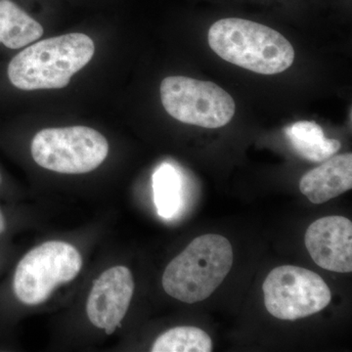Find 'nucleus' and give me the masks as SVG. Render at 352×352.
<instances>
[{
  "mask_svg": "<svg viewBox=\"0 0 352 352\" xmlns=\"http://www.w3.org/2000/svg\"><path fill=\"white\" fill-rule=\"evenodd\" d=\"M285 132L294 150L303 159L314 163L326 161L342 147L340 141L326 138L323 129L315 122H295Z\"/></svg>",
  "mask_w": 352,
  "mask_h": 352,
  "instance_id": "obj_12",
  "label": "nucleus"
},
{
  "mask_svg": "<svg viewBox=\"0 0 352 352\" xmlns=\"http://www.w3.org/2000/svg\"><path fill=\"white\" fill-rule=\"evenodd\" d=\"M43 34V25L19 6L11 0H0V43L10 50H20Z\"/></svg>",
  "mask_w": 352,
  "mask_h": 352,
  "instance_id": "obj_11",
  "label": "nucleus"
},
{
  "mask_svg": "<svg viewBox=\"0 0 352 352\" xmlns=\"http://www.w3.org/2000/svg\"><path fill=\"white\" fill-rule=\"evenodd\" d=\"M263 291L266 309L281 320H296L320 312L332 300L325 281L314 271L298 266H279L270 271Z\"/></svg>",
  "mask_w": 352,
  "mask_h": 352,
  "instance_id": "obj_7",
  "label": "nucleus"
},
{
  "mask_svg": "<svg viewBox=\"0 0 352 352\" xmlns=\"http://www.w3.org/2000/svg\"><path fill=\"white\" fill-rule=\"evenodd\" d=\"M32 156L45 170L82 175L96 170L108 156L107 139L87 126L45 129L32 141Z\"/></svg>",
  "mask_w": 352,
  "mask_h": 352,
  "instance_id": "obj_5",
  "label": "nucleus"
},
{
  "mask_svg": "<svg viewBox=\"0 0 352 352\" xmlns=\"http://www.w3.org/2000/svg\"><path fill=\"white\" fill-rule=\"evenodd\" d=\"M134 292L131 270L115 266L95 280L87 302L88 319L111 335L126 316Z\"/></svg>",
  "mask_w": 352,
  "mask_h": 352,
  "instance_id": "obj_8",
  "label": "nucleus"
},
{
  "mask_svg": "<svg viewBox=\"0 0 352 352\" xmlns=\"http://www.w3.org/2000/svg\"><path fill=\"white\" fill-rule=\"evenodd\" d=\"M94 41L74 32L44 39L18 53L7 69L9 80L18 89L32 91L60 89L94 57Z\"/></svg>",
  "mask_w": 352,
  "mask_h": 352,
  "instance_id": "obj_1",
  "label": "nucleus"
},
{
  "mask_svg": "<svg viewBox=\"0 0 352 352\" xmlns=\"http://www.w3.org/2000/svg\"><path fill=\"white\" fill-rule=\"evenodd\" d=\"M232 264L233 251L228 239L207 234L192 241L170 261L162 283L166 293L175 300L203 302L221 285Z\"/></svg>",
  "mask_w": 352,
  "mask_h": 352,
  "instance_id": "obj_3",
  "label": "nucleus"
},
{
  "mask_svg": "<svg viewBox=\"0 0 352 352\" xmlns=\"http://www.w3.org/2000/svg\"><path fill=\"white\" fill-rule=\"evenodd\" d=\"M162 103L173 119L205 129H219L233 119L232 96L212 82L168 76L161 83Z\"/></svg>",
  "mask_w": 352,
  "mask_h": 352,
  "instance_id": "obj_6",
  "label": "nucleus"
},
{
  "mask_svg": "<svg viewBox=\"0 0 352 352\" xmlns=\"http://www.w3.org/2000/svg\"><path fill=\"white\" fill-rule=\"evenodd\" d=\"M352 188V154L339 155L302 176L300 192L311 203L320 205Z\"/></svg>",
  "mask_w": 352,
  "mask_h": 352,
  "instance_id": "obj_10",
  "label": "nucleus"
},
{
  "mask_svg": "<svg viewBox=\"0 0 352 352\" xmlns=\"http://www.w3.org/2000/svg\"><path fill=\"white\" fill-rule=\"evenodd\" d=\"M212 340L205 331L191 326L175 327L162 333L152 352H210Z\"/></svg>",
  "mask_w": 352,
  "mask_h": 352,
  "instance_id": "obj_14",
  "label": "nucleus"
},
{
  "mask_svg": "<svg viewBox=\"0 0 352 352\" xmlns=\"http://www.w3.org/2000/svg\"><path fill=\"white\" fill-rule=\"evenodd\" d=\"M82 267V256L74 245L43 243L21 259L14 274V293L24 305H41L60 285L73 281Z\"/></svg>",
  "mask_w": 352,
  "mask_h": 352,
  "instance_id": "obj_4",
  "label": "nucleus"
},
{
  "mask_svg": "<svg viewBox=\"0 0 352 352\" xmlns=\"http://www.w3.org/2000/svg\"><path fill=\"white\" fill-rule=\"evenodd\" d=\"M0 182H1V175H0Z\"/></svg>",
  "mask_w": 352,
  "mask_h": 352,
  "instance_id": "obj_16",
  "label": "nucleus"
},
{
  "mask_svg": "<svg viewBox=\"0 0 352 352\" xmlns=\"http://www.w3.org/2000/svg\"><path fill=\"white\" fill-rule=\"evenodd\" d=\"M305 247L317 265L333 272L352 271V223L340 215L316 220L305 233Z\"/></svg>",
  "mask_w": 352,
  "mask_h": 352,
  "instance_id": "obj_9",
  "label": "nucleus"
},
{
  "mask_svg": "<svg viewBox=\"0 0 352 352\" xmlns=\"http://www.w3.org/2000/svg\"><path fill=\"white\" fill-rule=\"evenodd\" d=\"M208 45L229 63L261 75H276L294 63L295 50L288 39L267 25L226 18L215 22Z\"/></svg>",
  "mask_w": 352,
  "mask_h": 352,
  "instance_id": "obj_2",
  "label": "nucleus"
},
{
  "mask_svg": "<svg viewBox=\"0 0 352 352\" xmlns=\"http://www.w3.org/2000/svg\"><path fill=\"white\" fill-rule=\"evenodd\" d=\"M6 219H4L3 214L0 210V234L3 233L6 230Z\"/></svg>",
  "mask_w": 352,
  "mask_h": 352,
  "instance_id": "obj_15",
  "label": "nucleus"
},
{
  "mask_svg": "<svg viewBox=\"0 0 352 352\" xmlns=\"http://www.w3.org/2000/svg\"><path fill=\"white\" fill-rule=\"evenodd\" d=\"M157 212L164 219H171L182 207V176L170 164H161L152 177Z\"/></svg>",
  "mask_w": 352,
  "mask_h": 352,
  "instance_id": "obj_13",
  "label": "nucleus"
}]
</instances>
